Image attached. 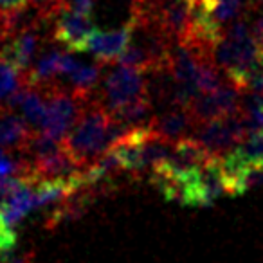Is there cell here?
Listing matches in <instances>:
<instances>
[{"mask_svg": "<svg viewBox=\"0 0 263 263\" xmlns=\"http://www.w3.org/2000/svg\"><path fill=\"white\" fill-rule=\"evenodd\" d=\"M42 29L44 27H36V29H27L9 36L0 45V60L8 62L22 76H26L31 70V67L34 65V60L40 51L42 40H44Z\"/></svg>", "mask_w": 263, "mask_h": 263, "instance_id": "52a82bcc", "label": "cell"}, {"mask_svg": "<svg viewBox=\"0 0 263 263\" xmlns=\"http://www.w3.org/2000/svg\"><path fill=\"white\" fill-rule=\"evenodd\" d=\"M15 112L8 106H0V146L8 152H24L34 130Z\"/></svg>", "mask_w": 263, "mask_h": 263, "instance_id": "30bf717a", "label": "cell"}, {"mask_svg": "<svg viewBox=\"0 0 263 263\" xmlns=\"http://www.w3.org/2000/svg\"><path fill=\"white\" fill-rule=\"evenodd\" d=\"M152 128L157 134H161L162 137L177 143V141L184 139V137H193L197 123L193 121V117H191L190 110L186 106L177 105L162 110L161 114H155Z\"/></svg>", "mask_w": 263, "mask_h": 263, "instance_id": "9c48e42d", "label": "cell"}, {"mask_svg": "<svg viewBox=\"0 0 263 263\" xmlns=\"http://www.w3.org/2000/svg\"><path fill=\"white\" fill-rule=\"evenodd\" d=\"M247 136V119L241 114V110L231 116L220 117V119L197 124L193 134V137L204 146V150L215 157L226 155L227 152L236 148Z\"/></svg>", "mask_w": 263, "mask_h": 263, "instance_id": "3957f363", "label": "cell"}, {"mask_svg": "<svg viewBox=\"0 0 263 263\" xmlns=\"http://www.w3.org/2000/svg\"><path fill=\"white\" fill-rule=\"evenodd\" d=\"M132 40V24L126 22L124 26L117 27L112 31H96L90 36L87 44L85 52H90L98 62L101 63H112L119 60V56L126 51L128 44Z\"/></svg>", "mask_w": 263, "mask_h": 263, "instance_id": "ba28073f", "label": "cell"}, {"mask_svg": "<svg viewBox=\"0 0 263 263\" xmlns=\"http://www.w3.org/2000/svg\"><path fill=\"white\" fill-rule=\"evenodd\" d=\"M252 119H254V121H256V123H258L259 130H261V132H263V110H261V112H259V114H256V116H254V117H252Z\"/></svg>", "mask_w": 263, "mask_h": 263, "instance_id": "d6986e66", "label": "cell"}, {"mask_svg": "<svg viewBox=\"0 0 263 263\" xmlns=\"http://www.w3.org/2000/svg\"><path fill=\"white\" fill-rule=\"evenodd\" d=\"M148 94V81L144 72L132 67L121 65L117 69L110 70L103 80V99L99 101L108 108V112L126 105L130 101H136Z\"/></svg>", "mask_w": 263, "mask_h": 263, "instance_id": "277c9868", "label": "cell"}, {"mask_svg": "<svg viewBox=\"0 0 263 263\" xmlns=\"http://www.w3.org/2000/svg\"><path fill=\"white\" fill-rule=\"evenodd\" d=\"M27 4V0H0V9H15V8H20V6Z\"/></svg>", "mask_w": 263, "mask_h": 263, "instance_id": "ac0fdd59", "label": "cell"}, {"mask_svg": "<svg viewBox=\"0 0 263 263\" xmlns=\"http://www.w3.org/2000/svg\"><path fill=\"white\" fill-rule=\"evenodd\" d=\"M209 20L218 31L226 33L231 24L247 18L252 11V0H200Z\"/></svg>", "mask_w": 263, "mask_h": 263, "instance_id": "8fae6325", "label": "cell"}, {"mask_svg": "<svg viewBox=\"0 0 263 263\" xmlns=\"http://www.w3.org/2000/svg\"><path fill=\"white\" fill-rule=\"evenodd\" d=\"M42 92L45 94V103H47L44 132L52 139L63 143L74 128V124L78 123L88 99L80 98L69 88H63L62 85H54Z\"/></svg>", "mask_w": 263, "mask_h": 263, "instance_id": "7a4b0ae2", "label": "cell"}, {"mask_svg": "<svg viewBox=\"0 0 263 263\" xmlns=\"http://www.w3.org/2000/svg\"><path fill=\"white\" fill-rule=\"evenodd\" d=\"M128 130L130 128L114 119L108 108L99 99L90 98L78 123L63 141V146L81 168L87 170L103 154H106Z\"/></svg>", "mask_w": 263, "mask_h": 263, "instance_id": "6da1fadb", "label": "cell"}, {"mask_svg": "<svg viewBox=\"0 0 263 263\" xmlns=\"http://www.w3.org/2000/svg\"><path fill=\"white\" fill-rule=\"evenodd\" d=\"M96 2L98 0H67V6L72 9H76V11L80 13H87V15H90L92 9H94Z\"/></svg>", "mask_w": 263, "mask_h": 263, "instance_id": "e0dca14e", "label": "cell"}, {"mask_svg": "<svg viewBox=\"0 0 263 263\" xmlns=\"http://www.w3.org/2000/svg\"><path fill=\"white\" fill-rule=\"evenodd\" d=\"M27 4L36 8L49 22H54L56 15L67 6V0H27Z\"/></svg>", "mask_w": 263, "mask_h": 263, "instance_id": "2e32d148", "label": "cell"}, {"mask_svg": "<svg viewBox=\"0 0 263 263\" xmlns=\"http://www.w3.org/2000/svg\"><path fill=\"white\" fill-rule=\"evenodd\" d=\"M20 108H22V117L34 132H44L45 117H47V103H45V94L40 88H27L26 99H24Z\"/></svg>", "mask_w": 263, "mask_h": 263, "instance_id": "5bb4252c", "label": "cell"}, {"mask_svg": "<svg viewBox=\"0 0 263 263\" xmlns=\"http://www.w3.org/2000/svg\"><path fill=\"white\" fill-rule=\"evenodd\" d=\"M24 85V76L9 65L8 62L0 60V106H4L6 101L15 94L20 87Z\"/></svg>", "mask_w": 263, "mask_h": 263, "instance_id": "9a60e30c", "label": "cell"}, {"mask_svg": "<svg viewBox=\"0 0 263 263\" xmlns=\"http://www.w3.org/2000/svg\"><path fill=\"white\" fill-rule=\"evenodd\" d=\"M96 31L98 27L90 15L80 13L69 6H65L52 22L54 42L63 45L70 52H85L88 40Z\"/></svg>", "mask_w": 263, "mask_h": 263, "instance_id": "8992f818", "label": "cell"}, {"mask_svg": "<svg viewBox=\"0 0 263 263\" xmlns=\"http://www.w3.org/2000/svg\"><path fill=\"white\" fill-rule=\"evenodd\" d=\"M240 101L241 90L227 78L216 90L204 92L198 98H195L190 103L187 110H190L195 123L200 124L240 112Z\"/></svg>", "mask_w": 263, "mask_h": 263, "instance_id": "5b68a950", "label": "cell"}, {"mask_svg": "<svg viewBox=\"0 0 263 263\" xmlns=\"http://www.w3.org/2000/svg\"><path fill=\"white\" fill-rule=\"evenodd\" d=\"M112 117L126 128H141V126H150L154 123V101L150 96H144L136 101H130L126 105L119 106V108L112 110Z\"/></svg>", "mask_w": 263, "mask_h": 263, "instance_id": "7c38bea8", "label": "cell"}, {"mask_svg": "<svg viewBox=\"0 0 263 263\" xmlns=\"http://www.w3.org/2000/svg\"><path fill=\"white\" fill-rule=\"evenodd\" d=\"M103 67H105V63L98 62V60H96V63L78 62L74 70L67 76V80H69V90H72L74 94L83 99H90L92 92H94V88L98 87L99 80H101Z\"/></svg>", "mask_w": 263, "mask_h": 263, "instance_id": "4fadbf2b", "label": "cell"}]
</instances>
